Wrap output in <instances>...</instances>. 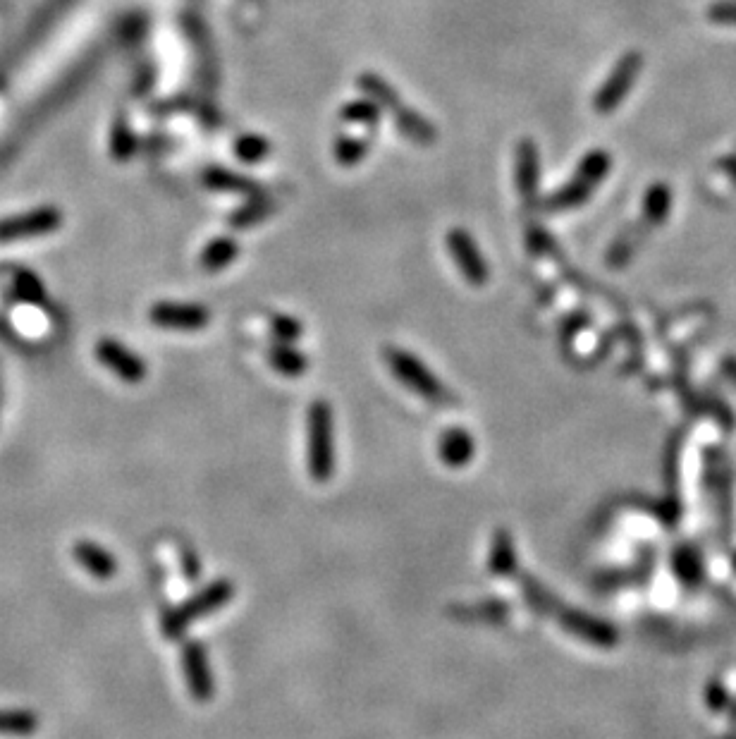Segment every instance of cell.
Segmentation results:
<instances>
[{
  "label": "cell",
  "instance_id": "obj_1",
  "mask_svg": "<svg viewBox=\"0 0 736 739\" xmlns=\"http://www.w3.org/2000/svg\"><path fill=\"white\" fill-rule=\"evenodd\" d=\"M306 467L318 484L335 474V419L333 407L325 400H316L306 417Z\"/></svg>",
  "mask_w": 736,
  "mask_h": 739
},
{
  "label": "cell",
  "instance_id": "obj_2",
  "mask_svg": "<svg viewBox=\"0 0 736 739\" xmlns=\"http://www.w3.org/2000/svg\"><path fill=\"white\" fill-rule=\"evenodd\" d=\"M385 362H388L392 374L397 376L402 386L414 390L416 395H421L431 405H455L457 402L450 390L440 383V378L416 354L400 350V347H390V350H385Z\"/></svg>",
  "mask_w": 736,
  "mask_h": 739
},
{
  "label": "cell",
  "instance_id": "obj_3",
  "mask_svg": "<svg viewBox=\"0 0 736 739\" xmlns=\"http://www.w3.org/2000/svg\"><path fill=\"white\" fill-rule=\"evenodd\" d=\"M235 596V586L228 579H216L201 589L199 594L184 601L182 606H177L173 610L163 615V634L168 639H180L184 634V629L192 625L194 620L206 618V615L218 613L225 603H230V598Z\"/></svg>",
  "mask_w": 736,
  "mask_h": 739
},
{
  "label": "cell",
  "instance_id": "obj_4",
  "mask_svg": "<svg viewBox=\"0 0 736 739\" xmlns=\"http://www.w3.org/2000/svg\"><path fill=\"white\" fill-rule=\"evenodd\" d=\"M643 70V56L641 51H627L622 58L617 60L615 67L610 70V75L600 89L593 96V111L598 115H612L622 106L624 99L629 96L631 87L639 79Z\"/></svg>",
  "mask_w": 736,
  "mask_h": 739
},
{
  "label": "cell",
  "instance_id": "obj_5",
  "mask_svg": "<svg viewBox=\"0 0 736 739\" xmlns=\"http://www.w3.org/2000/svg\"><path fill=\"white\" fill-rule=\"evenodd\" d=\"M63 223V211L53 204L36 206L32 211L15 213V216H5L0 218V244L53 235V232L63 228Z\"/></svg>",
  "mask_w": 736,
  "mask_h": 739
},
{
  "label": "cell",
  "instance_id": "obj_6",
  "mask_svg": "<svg viewBox=\"0 0 736 739\" xmlns=\"http://www.w3.org/2000/svg\"><path fill=\"white\" fill-rule=\"evenodd\" d=\"M447 252H450L452 261H455L459 273L469 280V285L483 287L490 278V268L486 256L481 254L478 244L469 230L464 228H452L445 237Z\"/></svg>",
  "mask_w": 736,
  "mask_h": 739
},
{
  "label": "cell",
  "instance_id": "obj_7",
  "mask_svg": "<svg viewBox=\"0 0 736 739\" xmlns=\"http://www.w3.org/2000/svg\"><path fill=\"white\" fill-rule=\"evenodd\" d=\"M149 321L165 331H204L211 321V311L204 304L184 302H156L149 309Z\"/></svg>",
  "mask_w": 736,
  "mask_h": 739
},
{
  "label": "cell",
  "instance_id": "obj_8",
  "mask_svg": "<svg viewBox=\"0 0 736 739\" xmlns=\"http://www.w3.org/2000/svg\"><path fill=\"white\" fill-rule=\"evenodd\" d=\"M96 359L113 371L120 381L125 383H141L146 378V364L139 354H134L130 347L122 345L115 338H101L96 342Z\"/></svg>",
  "mask_w": 736,
  "mask_h": 739
},
{
  "label": "cell",
  "instance_id": "obj_9",
  "mask_svg": "<svg viewBox=\"0 0 736 739\" xmlns=\"http://www.w3.org/2000/svg\"><path fill=\"white\" fill-rule=\"evenodd\" d=\"M514 185H517L519 197L524 201L538 199L541 192V151L531 137L519 139L517 151H514Z\"/></svg>",
  "mask_w": 736,
  "mask_h": 739
},
{
  "label": "cell",
  "instance_id": "obj_10",
  "mask_svg": "<svg viewBox=\"0 0 736 739\" xmlns=\"http://www.w3.org/2000/svg\"><path fill=\"white\" fill-rule=\"evenodd\" d=\"M182 668H184V680H187L189 694L196 701H208L216 692V684H213L211 665H208V656L204 644L199 641H189L182 649Z\"/></svg>",
  "mask_w": 736,
  "mask_h": 739
},
{
  "label": "cell",
  "instance_id": "obj_11",
  "mask_svg": "<svg viewBox=\"0 0 736 739\" xmlns=\"http://www.w3.org/2000/svg\"><path fill=\"white\" fill-rule=\"evenodd\" d=\"M201 185H204L208 192L239 194V197H256V194H263L259 182L223 166L206 168L204 173H201Z\"/></svg>",
  "mask_w": 736,
  "mask_h": 739
},
{
  "label": "cell",
  "instance_id": "obj_12",
  "mask_svg": "<svg viewBox=\"0 0 736 739\" xmlns=\"http://www.w3.org/2000/svg\"><path fill=\"white\" fill-rule=\"evenodd\" d=\"M476 455V443L471 438V433L466 429H447L438 441V457L440 462L447 464L450 469H462L474 460Z\"/></svg>",
  "mask_w": 736,
  "mask_h": 739
},
{
  "label": "cell",
  "instance_id": "obj_13",
  "mask_svg": "<svg viewBox=\"0 0 736 739\" xmlns=\"http://www.w3.org/2000/svg\"><path fill=\"white\" fill-rule=\"evenodd\" d=\"M392 120H395V127L400 130L402 137H407L409 142L419 146H431L435 144V139H438V130H435L433 122L428 120L426 115L414 111L412 106H407V103L392 113Z\"/></svg>",
  "mask_w": 736,
  "mask_h": 739
},
{
  "label": "cell",
  "instance_id": "obj_14",
  "mask_svg": "<svg viewBox=\"0 0 736 739\" xmlns=\"http://www.w3.org/2000/svg\"><path fill=\"white\" fill-rule=\"evenodd\" d=\"M357 87L366 99H371L383 113H395L397 108L404 106V101L397 94V89L392 87L385 77H380L378 72H361L357 79Z\"/></svg>",
  "mask_w": 736,
  "mask_h": 739
},
{
  "label": "cell",
  "instance_id": "obj_15",
  "mask_svg": "<svg viewBox=\"0 0 736 739\" xmlns=\"http://www.w3.org/2000/svg\"><path fill=\"white\" fill-rule=\"evenodd\" d=\"M72 555H75L77 563L96 579H110L118 572V563H115L113 555L94 541H77Z\"/></svg>",
  "mask_w": 736,
  "mask_h": 739
},
{
  "label": "cell",
  "instance_id": "obj_16",
  "mask_svg": "<svg viewBox=\"0 0 736 739\" xmlns=\"http://www.w3.org/2000/svg\"><path fill=\"white\" fill-rule=\"evenodd\" d=\"M239 256V242L232 235H220L206 242V247L201 249L199 264L206 273H220L225 268L232 266Z\"/></svg>",
  "mask_w": 736,
  "mask_h": 739
},
{
  "label": "cell",
  "instance_id": "obj_17",
  "mask_svg": "<svg viewBox=\"0 0 736 739\" xmlns=\"http://www.w3.org/2000/svg\"><path fill=\"white\" fill-rule=\"evenodd\" d=\"M593 192H596V187L588 185V182L581 180L579 175H574L567 185H562L557 192H552L550 197L545 199L543 209L550 213L574 211V209H579V206H584L586 201L591 199Z\"/></svg>",
  "mask_w": 736,
  "mask_h": 739
},
{
  "label": "cell",
  "instance_id": "obj_18",
  "mask_svg": "<svg viewBox=\"0 0 736 739\" xmlns=\"http://www.w3.org/2000/svg\"><path fill=\"white\" fill-rule=\"evenodd\" d=\"M562 625L567 632L576 634V637L591 641V644H600V646H610L615 644V632L610 627L603 625V622L588 618L584 613H562Z\"/></svg>",
  "mask_w": 736,
  "mask_h": 739
},
{
  "label": "cell",
  "instance_id": "obj_19",
  "mask_svg": "<svg viewBox=\"0 0 736 739\" xmlns=\"http://www.w3.org/2000/svg\"><path fill=\"white\" fill-rule=\"evenodd\" d=\"M273 213H275V201L263 197V194H256V197H247V201H244L239 209L230 213L228 225L232 230H249V228H254V225L266 221V218L273 216Z\"/></svg>",
  "mask_w": 736,
  "mask_h": 739
},
{
  "label": "cell",
  "instance_id": "obj_20",
  "mask_svg": "<svg viewBox=\"0 0 736 739\" xmlns=\"http://www.w3.org/2000/svg\"><path fill=\"white\" fill-rule=\"evenodd\" d=\"M672 211V189L665 182H653L643 197V223L648 228H658L667 221Z\"/></svg>",
  "mask_w": 736,
  "mask_h": 739
},
{
  "label": "cell",
  "instance_id": "obj_21",
  "mask_svg": "<svg viewBox=\"0 0 736 739\" xmlns=\"http://www.w3.org/2000/svg\"><path fill=\"white\" fill-rule=\"evenodd\" d=\"M268 362L275 371H280L282 376H302L306 369H309V359H306L304 352H299L297 347L290 345V342H278L268 350Z\"/></svg>",
  "mask_w": 736,
  "mask_h": 739
},
{
  "label": "cell",
  "instance_id": "obj_22",
  "mask_svg": "<svg viewBox=\"0 0 736 739\" xmlns=\"http://www.w3.org/2000/svg\"><path fill=\"white\" fill-rule=\"evenodd\" d=\"M488 565H490V572H493L495 577H509V574L517 570V553H514V541H512V536H509L507 529L495 531Z\"/></svg>",
  "mask_w": 736,
  "mask_h": 739
},
{
  "label": "cell",
  "instance_id": "obj_23",
  "mask_svg": "<svg viewBox=\"0 0 736 739\" xmlns=\"http://www.w3.org/2000/svg\"><path fill=\"white\" fill-rule=\"evenodd\" d=\"M134 154H137V137H134L125 115H118L110 127V156H113V161L127 163Z\"/></svg>",
  "mask_w": 736,
  "mask_h": 739
},
{
  "label": "cell",
  "instance_id": "obj_24",
  "mask_svg": "<svg viewBox=\"0 0 736 739\" xmlns=\"http://www.w3.org/2000/svg\"><path fill=\"white\" fill-rule=\"evenodd\" d=\"M39 730V718L27 708H8L0 711V735L8 737H29Z\"/></svg>",
  "mask_w": 736,
  "mask_h": 739
},
{
  "label": "cell",
  "instance_id": "obj_25",
  "mask_svg": "<svg viewBox=\"0 0 736 739\" xmlns=\"http://www.w3.org/2000/svg\"><path fill=\"white\" fill-rule=\"evenodd\" d=\"M271 151L273 146L263 134H242V137H237V142L232 144V154H235L237 161L244 163V166L261 163L263 158L271 156Z\"/></svg>",
  "mask_w": 736,
  "mask_h": 739
},
{
  "label": "cell",
  "instance_id": "obj_26",
  "mask_svg": "<svg viewBox=\"0 0 736 739\" xmlns=\"http://www.w3.org/2000/svg\"><path fill=\"white\" fill-rule=\"evenodd\" d=\"M610 168H612V156L603 149H593V151H588L584 158H581L574 175H579L581 180L588 182V185L598 187L600 182H603L605 177L610 175Z\"/></svg>",
  "mask_w": 736,
  "mask_h": 739
},
{
  "label": "cell",
  "instance_id": "obj_27",
  "mask_svg": "<svg viewBox=\"0 0 736 739\" xmlns=\"http://www.w3.org/2000/svg\"><path fill=\"white\" fill-rule=\"evenodd\" d=\"M380 118H383V111L366 96H361L357 101H349L342 106L340 111V120L345 125H361V127H376Z\"/></svg>",
  "mask_w": 736,
  "mask_h": 739
},
{
  "label": "cell",
  "instance_id": "obj_28",
  "mask_svg": "<svg viewBox=\"0 0 736 739\" xmlns=\"http://www.w3.org/2000/svg\"><path fill=\"white\" fill-rule=\"evenodd\" d=\"M368 151H371V144H368L366 139H357V137H352V134H340V137L335 139L333 154L340 166L352 168L364 161V158L368 156Z\"/></svg>",
  "mask_w": 736,
  "mask_h": 739
},
{
  "label": "cell",
  "instance_id": "obj_29",
  "mask_svg": "<svg viewBox=\"0 0 736 739\" xmlns=\"http://www.w3.org/2000/svg\"><path fill=\"white\" fill-rule=\"evenodd\" d=\"M15 295H17V299H20V302L36 304V307L46 304L44 283H41V280L36 278L32 271L17 273V276H15Z\"/></svg>",
  "mask_w": 736,
  "mask_h": 739
},
{
  "label": "cell",
  "instance_id": "obj_30",
  "mask_svg": "<svg viewBox=\"0 0 736 739\" xmlns=\"http://www.w3.org/2000/svg\"><path fill=\"white\" fill-rule=\"evenodd\" d=\"M636 252V237L634 232H624V235H619L615 242L610 244V249H607V266L610 268H622L629 264V259L634 256Z\"/></svg>",
  "mask_w": 736,
  "mask_h": 739
},
{
  "label": "cell",
  "instance_id": "obj_31",
  "mask_svg": "<svg viewBox=\"0 0 736 739\" xmlns=\"http://www.w3.org/2000/svg\"><path fill=\"white\" fill-rule=\"evenodd\" d=\"M271 333L278 342H290L292 345L294 340H299L304 335V326L302 321L294 319V316L275 314L271 319Z\"/></svg>",
  "mask_w": 736,
  "mask_h": 739
},
{
  "label": "cell",
  "instance_id": "obj_32",
  "mask_svg": "<svg viewBox=\"0 0 736 739\" xmlns=\"http://www.w3.org/2000/svg\"><path fill=\"white\" fill-rule=\"evenodd\" d=\"M708 20L725 27H736V0H722L708 8Z\"/></svg>",
  "mask_w": 736,
  "mask_h": 739
},
{
  "label": "cell",
  "instance_id": "obj_33",
  "mask_svg": "<svg viewBox=\"0 0 736 739\" xmlns=\"http://www.w3.org/2000/svg\"><path fill=\"white\" fill-rule=\"evenodd\" d=\"M717 168H720L722 173H725L729 177V180H732L734 185H736V156H732V154L722 156L720 161H717Z\"/></svg>",
  "mask_w": 736,
  "mask_h": 739
}]
</instances>
